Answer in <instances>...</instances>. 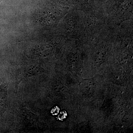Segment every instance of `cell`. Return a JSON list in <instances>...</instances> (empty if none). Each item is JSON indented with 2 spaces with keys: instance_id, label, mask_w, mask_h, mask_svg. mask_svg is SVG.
Instances as JSON below:
<instances>
[{
  "instance_id": "1",
  "label": "cell",
  "mask_w": 133,
  "mask_h": 133,
  "mask_svg": "<svg viewBox=\"0 0 133 133\" xmlns=\"http://www.w3.org/2000/svg\"><path fill=\"white\" fill-rule=\"evenodd\" d=\"M88 0H72V2L75 4H81L87 2Z\"/></svg>"
},
{
  "instance_id": "2",
  "label": "cell",
  "mask_w": 133,
  "mask_h": 133,
  "mask_svg": "<svg viewBox=\"0 0 133 133\" xmlns=\"http://www.w3.org/2000/svg\"><path fill=\"white\" fill-rule=\"evenodd\" d=\"M66 116V114L64 111L61 112L60 114L58 116V119L60 120H62Z\"/></svg>"
},
{
  "instance_id": "3",
  "label": "cell",
  "mask_w": 133,
  "mask_h": 133,
  "mask_svg": "<svg viewBox=\"0 0 133 133\" xmlns=\"http://www.w3.org/2000/svg\"><path fill=\"white\" fill-rule=\"evenodd\" d=\"M59 108L57 107H55L51 110V112L53 115H57L59 112Z\"/></svg>"
},
{
  "instance_id": "4",
  "label": "cell",
  "mask_w": 133,
  "mask_h": 133,
  "mask_svg": "<svg viewBox=\"0 0 133 133\" xmlns=\"http://www.w3.org/2000/svg\"><path fill=\"white\" fill-rule=\"evenodd\" d=\"M2 1H3V0H0V2H1Z\"/></svg>"
}]
</instances>
